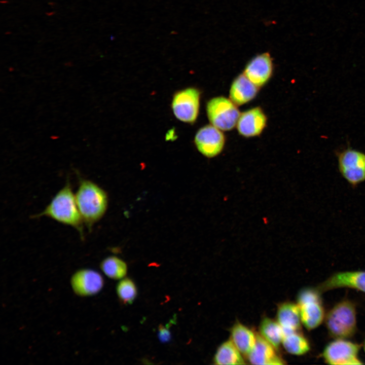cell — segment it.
<instances>
[{
  "label": "cell",
  "mask_w": 365,
  "mask_h": 365,
  "mask_svg": "<svg viewBox=\"0 0 365 365\" xmlns=\"http://www.w3.org/2000/svg\"><path fill=\"white\" fill-rule=\"evenodd\" d=\"M43 216L75 229L83 239L85 225L69 181L56 193L45 209L33 217Z\"/></svg>",
  "instance_id": "obj_1"
},
{
  "label": "cell",
  "mask_w": 365,
  "mask_h": 365,
  "mask_svg": "<svg viewBox=\"0 0 365 365\" xmlns=\"http://www.w3.org/2000/svg\"><path fill=\"white\" fill-rule=\"evenodd\" d=\"M75 194L84 225L91 231L106 211L107 194L93 181L82 177L79 178L78 187Z\"/></svg>",
  "instance_id": "obj_2"
},
{
  "label": "cell",
  "mask_w": 365,
  "mask_h": 365,
  "mask_svg": "<svg viewBox=\"0 0 365 365\" xmlns=\"http://www.w3.org/2000/svg\"><path fill=\"white\" fill-rule=\"evenodd\" d=\"M325 324L330 335L335 338L352 337L356 328L354 304L347 300L336 304L327 313Z\"/></svg>",
  "instance_id": "obj_3"
},
{
  "label": "cell",
  "mask_w": 365,
  "mask_h": 365,
  "mask_svg": "<svg viewBox=\"0 0 365 365\" xmlns=\"http://www.w3.org/2000/svg\"><path fill=\"white\" fill-rule=\"evenodd\" d=\"M230 98L217 96L210 99L206 105L210 124L222 131H229L236 126L240 113Z\"/></svg>",
  "instance_id": "obj_4"
},
{
  "label": "cell",
  "mask_w": 365,
  "mask_h": 365,
  "mask_svg": "<svg viewBox=\"0 0 365 365\" xmlns=\"http://www.w3.org/2000/svg\"><path fill=\"white\" fill-rule=\"evenodd\" d=\"M302 323L308 330L318 327L324 317V308L317 288H305L300 290L297 296Z\"/></svg>",
  "instance_id": "obj_5"
},
{
  "label": "cell",
  "mask_w": 365,
  "mask_h": 365,
  "mask_svg": "<svg viewBox=\"0 0 365 365\" xmlns=\"http://www.w3.org/2000/svg\"><path fill=\"white\" fill-rule=\"evenodd\" d=\"M201 94L200 90L194 87H187L175 92L171 103L175 117L185 123H194L199 113Z\"/></svg>",
  "instance_id": "obj_6"
},
{
  "label": "cell",
  "mask_w": 365,
  "mask_h": 365,
  "mask_svg": "<svg viewBox=\"0 0 365 365\" xmlns=\"http://www.w3.org/2000/svg\"><path fill=\"white\" fill-rule=\"evenodd\" d=\"M339 171L352 187L365 181V153L348 148L337 154Z\"/></svg>",
  "instance_id": "obj_7"
},
{
  "label": "cell",
  "mask_w": 365,
  "mask_h": 365,
  "mask_svg": "<svg viewBox=\"0 0 365 365\" xmlns=\"http://www.w3.org/2000/svg\"><path fill=\"white\" fill-rule=\"evenodd\" d=\"M359 348L357 344L338 339L325 347L322 356L331 364H360L362 363L357 357Z\"/></svg>",
  "instance_id": "obj_8"
},
{
  "label": "cell",
  "mask_w": 365,
  "mask_h": 365,
  "mask_svg": "<svg viewBox=\"0 0 365 365\" xmlns=\"http://www.w3.org/2000/svg\"><path fill=\"white\" fill-rule=\"evenodd\" d=\"M222 131L211 124L205 125L199 129L194 140L198 151L208 158L219 155L224 149L226 141Z\"/></svg>",
  "instance_id": "obj_9"
},
{
  "label": "cell",
  "mask_w": 365,
  "mask_h": 365,
  "mask_svg": "<svg viewBox=\"0 0 365 365\" xmlns=\"http://www.w3.org/2000/svg\"><path fill=\"white\" fill-rule=\"evenodd\" d=\"M104 280L98 272L89 269H80L75 272L70 279L74 292L81 297L96 295L102 288Z\"/></svg>",
  "instance_id": "obj_10"
},
{
  "label": "cell",
  "mask_w": 365,
  "mask_h": 365,
  "mask_svg": "<svg viewBox=\"0 0 365 365\" xmlns=\"http://www.w3.org/2000/svg\"><path fill=\"white\" fill-rule=\"evenodd\" d=\"M273 63L269 53H262L252 58L246 65L243 74L259 88L265 85L271 78Z\"/></svg>",
  "instance_id": "obj_11"
},
{
  "label": "cell",
  "mask_w": 365,
  "mask_h": 365,
  "mask_svg": "<svg viewBox=\"0 0 365 365\" xmlns=\"http://www.w3.org/2000/svg\"><path fill=\"white\" fill-rule=\"evenodd\" d=\"M267 117L260 107H255L240 113L236 127L241 135L245 137L258 136L267 124Z\"/></svg>",
  "instance_id": "obj_12"
},
{
  "label": "cell",
  "mask_w": 365,
  "mask_h": 365,
  "mask_svg": "<svg viewBox=\"0 0 365 365\" xmlns=\"http://www.w3.org/2000/svg\"><path fill=\"white\" fill-rule=\"evenodd\" d=\"M342 287L351 288L365 293V271L335 273L321 283L318 289L322 292Z\"/></svg>",
  "instance_id": "obj_13"
},
{
  "label": "cell",
  "mask_w": 365,
  "mask_h": 365,
  "mask_svg": "<svg viewBox=\"0 0 365 365\" xmlns=\"http://www.w3.org/2000/svg\"><path fill=\"white\" fill-rule=\"evenodd\" d=\"M276 349L259 334H257L254 347L247 355L248 361L257 365H279L283 360L276 352Z\"/></svg>",
  "instance_id": "obj_14"
},
{
  "label": "cell",
  "mask_w": 365,
  "mask_h": 365,
  "mask_svg": "<svg viewBox=\"0 0 365 365\" xmlns=\"http://www.w3.org/2000/svg\"><path fill=\"white\" fill-rule=\"evenodd\" d=\"M259 87L243 74L238 75L232 82L229 91L230 99L237 105H241L253 100Z\"/></svg>",
  "instance_id": "obj_15"
},
{
  "label": "cell",
  "mask_w": 365,
  "mask_h": 365,
  "mask_svg": "<svg viewBox=\"0 0 365 365\" xmlns=\"http://www.w3.org/2000/svg\"><path fill=\"white\" fill-rule=\"evenodd\" d=\"M276 321L284 333L300 331L302 321L298 304L290 302L280 304L277 310Z\"/></svg>",
  "instance_id": "obj_16"
},
{
  "label": "cell",
  "mask_w": 365,
  "mask_h": 365,
  "mask_svg": "<svg viewBox=\"0 0 365 365\" xmlns=\"http://www.w3.org/2000/svg\"><path fill=\"white\" fill-rule=\"evenodd\" d=\"M230 340L242 354L247 356L255 346L257 334L244 324L237 322L231 328Z\"/></svg>",
  "instance_id": "obj_17"
},
{
  "label": "cell",
  "mask_w": 365,
  "mask_h": 365,
  "mask_svg": "<svg viewBox=\"0 0 365 365\" xmlns=\"http://www.w3.org/2000/svg\"><path fill=\"white\" fill-rule=\"evenodd\" d=\"M242 354L230 340L222 343L217 349L213 357V362L218 365L245 364L246 362Z\"/></svg>",
  "instance_id": "obj_18"
},
{
  "label": "cell",
  "mask_w": 365,
  "mask_h": 365,
  "mask_svg": "<svg viewBox=\"0 0 365 365\" xmlns=\"http://www.w3.org/2000/svg\"><path fill=\"white\" fill-rule=\"evenodd\" d=\"M260 335L276 350L282 344L284 331L278 322L268 317H264L259 327Z\"/></svg>",
  "instance_id": "obj_19"
},
{
  "label": "cell",
  "mask_w": 365,
  "mask_h": 365,
  "mask_svg": "<svg viewBox=\"0 0 365 365\" xmlns=\"http://www.w3.org/2000/svg\"><path fill=\"white\" fill-rule=\"evenodd\" d=\"M281 344L287 352L293 355H301L310 350L308 341L300 331L284 333Z\"/></svg>",
  "instance_id": "obj_20"
},
{
  "label": "cell",
  "mask_w": 365,
  "mask_h": 365,
  "mask_svg": "<svg viewBox=\"0 0 365 365\" xmlns=\"http://www.w3.org/2000/svg\"><path fill=\"white\" fill-rule=\"evenodd\" d=\"M100 267L104 274L113 279H120L124 277L127 272L126 263L116 256H109L103 259Z\"/></svg>",
  "instance_id": "obj_21"
},
{
  "label": "cell",
  "mask_w": 365,
  "mask_h": 365,
  "mask_svg": "<svg viewBox=\"0 0 365 365\" xmlns=\"http://www.w3.org/2000/svg\"><path fill=\"white\" fill-rule=\"evenodd\" d=\"M116 290L118 298L124 304H132L137 294L135 283L129 278L121 280L117 284Z\"/></svg>",
  "instance_id": "obj_22"
},
{
  "label": "cell",
  "mask_w": 365,
  "mask_h": 365,
  "mask_svg": "<svg viewBox=\"0 0 365 365\" xmlns=\"http://www.w3.org/2000/svg\"><path fill=\"white\" fill-rule=\"evenodd\" d=\"M176 321V316L173 317L170 320L169 322L166 324L165 326L160 325L158 328V338L160 341L162 343H167L171 339V333L169 328L171 324L174 323Z\"/></svg>",
  "instance_id": "obj_23"
},
{
  "label": "cell",
  "mask_w": 365,
  "mask_h": 365,
  "mask_svg": "<svg viewBox=\"0 0 365 365\" xmlns=\"http://www.w3.org/2000/svg\"><path fill=\"white\" fill-rule=\"evenodd\" d=\"M55 13H56L55 11L46 12V14L48 16H51L54 15L55 14Z\"/></svg>",
  "instance_id": "obj_24"
},
{
  "label": "cell",
  "mask_w": 365,
  "mask_h": 365,
  "mask_svg": "<svg viewBox=\"0 0 365 365\" xmlns=\"http://www.w3.org/2000/svg\"><path fill=\"white\" fill-rule=\"evenodd\" d=\"M8 3H9V1L7 0H1V3H2V4H7Z\"/></svg>",
  "instance_id": "obj_25"
},
{
  "label": "cell",
  "mask_w": 365,
  "mask_h": 365,
  "mask_svg": "<svg viewBox=\"0 0 365 365\" xmlns=\"http://www.w3.org/2000/svg\"><path fill=\"white\" fill-rule=\"evenodd\" d=\"M48 5H50V6H54V5H55V3L54 2H49V3H48Z\"/></svg>",
  "instance_id": "obj_26"
},
{
  "label": "cell",
  "mask_w": 365,
  "mask_h": 365,
  "mask_svg": "<svg viewBox=\"0 0 365 365\" xmlns=\"http://www.w3.org/2000/svg\"><path fill=\"white\" fill-rule=\"evenodd\" d=\"M11 33H12V32H10V31H7V32L5 33L6 34H11Z\"/></svg>",
  "instance_id": "obj_27"
},
{
  "label": "cell",
  "mask_w": 365,
  "mask_h": 365,
  "mask_svg": "<svg viewBox=\"0 0 365 365\" xmlns=\"http://www.w3.org/2000/svg\"><path fill=\"white\" fill-rule=\"evenodd\" d=\"M364 351H365V342H364Z\"/></svg>",
  "instance_id": "obj_28"
}]
</instances>
